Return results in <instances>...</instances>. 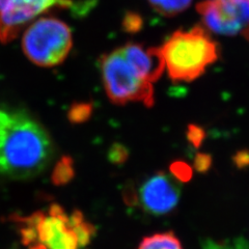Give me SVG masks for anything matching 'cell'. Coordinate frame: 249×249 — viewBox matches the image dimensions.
<instances>
[{"mask_svg": "<svg viewBox=\"0 0 249 249\" xmlns=\"http://www.w3.org/2000/svg\"><path fill=\"white\" fill-rule=\"evenodd\" d=\"M48 132L27 111L0 104V176L26 180L44 171L53 157Z\"/></svg>", "mask_w": 249, "mask_h": 249, "instance_id": "1", "label": "cell"}, {"mask_svg": "<svg viewBox=\"0 0 249 249\" xmlns=\"http://www.w3.org/2000/svg\"><path fill=\"white\" fill-rule=\"evenodd\" d=\"M25 249H84L96 229L79 210L67 212L58 204L12 218Z\"/></svg>", "mask_w": 249, "mask_h": 249, "instance_id": "2", "label": "cell"}, {"mask_svg": "<svg viewBox=\"0 0 249 249\" xmlns=\"http://www.w3.org/2000/svg\"><path fill=\"white\" fill-rule=\"evenodd\" d=\"M160 50L169 77L177 82L196 80L219 56L218 45L201 26L176 31Z\"/></svg>", "mask_w": 249, "mask_h": 249, "instance_id": "3", "label": "cell"}, {"mask_svg": "<svg viewBox=\"0 0 249 249\" xmlns=\"http://www.w3.org/2000/svg\"><path fill=\"white\" fill-rule=\"evenodd\" d=\"M100 70L109 100L118 105L140 102L154 105L153 83L145 80L118 48L100 58Z\"/></svg>", "mask_w": 249, "mask_h": 249, "instance_id": "4", "label": "cell"}, {"mask_svg": "<svg viewBox=\"0 0 249 249\" xmlns=\"http://www.w3.org/2000/svg\"><path fill=\"white\" fill-rule=\"evenodd\" d=\"M73 46L72 31L65 22L44 17L30 24L22 37V49L26 57L38 67L60 65Z\"/></svg>", "mask_w": 249, "mask_h": 249, "instance_id": "5", "label": "cell"}, {"mask_svg": "<svg viewBox=\"0 0 249 249\" xmlns=\"http://www.w3.org/2000/svg\"><path fill=\"white\" fill-rule=\"evenodd\" d=\"M181 187L177 178L164 171L152 175L136 190L124 191V201L152 216H165L177 208Z\"/></svg>", "mask_w": 249, "mask_h": 249, "instance_id": "6", "label": "cell"}, {"mask_svg": "<svg viewBox=\"0 0 249 249\" xmlns=\"http://www.w3.org/2000/svg\"><path fill=\"white\" fill-rule=\"evenodd\" d=\"M73 5V0H0V42H12L31 21L54 7Z\"/></svg>", "mask_w": 249, "mask_h": 249, "instance_id": "7", "label": "cell"}, {"mask_svg": "<svg viewBox=\"0 0 249 249\" xmlns=\"http://www.w3.org/2000/svg\"><path fill=\"white\" fill-rule=\"evenodd\" d=\"M196 9L206 26L216 34L233 36L249 26V0H204Z\"/></svg>", "mask_w": 249, "mask_h": 249, "instance_id": "8", "label": "cell"}, {"mask_svg": "<svg viewBox=\"0 0 249 249\" xmlns=\"http://www.w3.org/2000/svg\"><path fill=\"white\" fill-rule=\"evenodd\" d=\"M120 49L126 59L149 82H156L164 72L165 62L160 47L144 48L142 45L128 43Z\"/></svg>", "mask_w": 249, "mask_h": 249, "instance_id": "9", "label": "cell"}, {"mask_svg": "<svg viewBox=\"0 0 249 249\" xmlns=\"http://www.w3.org/2000/svg\"><path fill=\"white\" fill-rule=\"evenodd\" d=\"M137 249H184V247L175 232L163 231L144 237Z\"/></svg>", "mask_w": 249, "mask_h": 249, "instance_id": "10", "label": "cell"}, {"mask_svg": "<svg viewBox=\"0 0 249 249\" xmlns=\"http://www.w3.org/2000/svg\"><path fill=\"white\" fill-rule=\"evenodd\" d=\"M153 9L165 17H174L186 11L192 0H149Z\"/></svg>", "mask_w": 249, "mask_h": 249, "instance_id": "11", "label": "cell"}, {"mask_svg": "<svg viewBox=\"0 0 249 249\" xmlns=\"http://www.w3.org/2000/svg\"><path fill=\"white\" fill-rule=\"evenodd\" d=\"M75 175L74 163L70 157H62L52 173V181L55 185H65L72 180Z\"/></svg>", "mask_w": 249, "mask_h": 249, "instance_id": "12", "label": "cell"}, {"mask_svg": "<svg viewBox=\"0 0 249 249\" xmlns=\"http://www.w3.org/2000/svg\"><path fill=\"white\" fill-rule=\"evenodd\" d=\"M91 114V105L87 103L75 104L69 111V119L73 123H83Z\"/></svg>", "mask_w": 249, "mask_h": 249, "instance_id": "13", "label": "cell"}, {"mask_svg": "<svg viewBox=\"0 0 249 249\" xmlns=\"http://www.w3.org/2000/svg\"><path fill=\"white\" fill-rule=\"evenodd\" d=\"M191 168L183 162H177L171 166V175H173L178 181H188L191 178Z\"/></svg>", "mask_w": 249, "mask_h": 249, "instance_id": "14", "label": "cell"}, {"mask_svg": "<svg viewBox=\"0 0 249 249\" xmlns=\"http://www.w3.org/2000/svg\"><path fill=\"white\" fill-rule=\"evenodd\" d=\"M188 137H189L190 142L194 145L198 146L201 143L202 139H204V137H205V132L202 131L199 127L190 126L189 131H188Z\"/></svg>", "mask_w": 249, "mask_h": 249, "instance_id": "15", "label": "cell"}, {"mask_svg": "<svg viewBox=\"0 0 249 249\" xmlns=\"http://www.w3.org/2000/svg\"><path fill=\"white\" fill-rule=\"evenodd\" d=\"M212 159L207 154H199L196 159V167L198 171H207L211 166Z\"/></svg>", "mask_w": 249, "mask_h": 249, "instance_id": "16", "label": "cell"}, {"mask_svg": "<svg viewBox=\"0 0 249 249\" xmlns=\"http://www.w3.org/2000/svg\"><path fill=\"white\" fill-rule=\"evenodd\" d=\"M140 25H142V21H140V18L137 17V16H134L132 14L131 16H127L126 21H124V28L129 31H136L140 28Z\"/></svg>", "mask_w": 249, "mask_h": 249, "instance_id": "17", "label": "cell"}, {"mask_svg": "<svg viewBox=\"0 0 249 249\" xmlns=\"http://www.w3.org/2000/svg\"><path fill=\"white\" fill-rule=\"evenodd\" d=\"M127 157L126 151L123 146L121 145H115V149H112L110 151V159L113 160L115 163H121L124 162V159Z\"/></svg>", "mask_w": 249, "mask_h": 249, "instance_id": "18", "label": "cell"}, {"mask_svg": "<svg viewBox=\"0 0 249 249\" xmlns=\"http://www.w3.org/2000/svg\"><path fill=\"white\" fill-rule=\"evenodd\" d=\"M243 33H244V35H245V36L248 38V40H249V26L243 31Z\"/></svg>", "mask_w": 249, "mask_h": 249, "instance_id": "19", "label": "cell"}]
</instances>
